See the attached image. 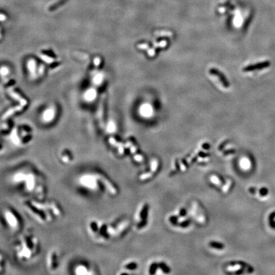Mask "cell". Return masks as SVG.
I'll return each instance as SVG.
<instances>
[{
    "mask_svg": "<svg viewBox=\"0 0 275 275\" xmlns=\"http://www.w3.org/2000/svg\"><path fill=\"white\" fill-rule=\"evenodd\" d=\"M8 181L12 187L27 197H47L45 178L38 169L31 165H23L13 169L9 175Z\"/></svg>",
    "mask_w": 275,
    "mask_h": 275,
    "instance_id": "6da1fadb",
    "label": "cell"
},
{
    "mask_svg": "<svg viewBox=\"0 0 275 275\" xmlns=\"http://www.w3.org/2000/svg\"><path fill=\"white\" fill-rule=\"evenodd\" d=\"M24 211L33 221L42 226H48L60 220L64 216L61 204L56 200L44 198H29L22 203Z\"/></svg>",
    "mask_w": 275,
    "mask_h": 275,
    "instance_id": "7a4b0ae2",
    "label": "cell"
},
{
    "mask_svg": "<svg viewBox=\"0 0 275 275\" xmlns=\"http://www.w3.org/2000/svg\"><path fill=\"white\" fill-rule=\"evenodd\" d=\"M76 187L84 194H94L107 192L114 195L117 190L114 185L103 175L92 171L85 170L76 176L74 180Z\"/></svg>",
    "mask_w": 275,
    "mask_h": 275,
    "instance_id": "3957f363",
    "label": "cell"
},
{
    "mask_svg": "<svg viewBox=\"0 0 275 275\" xmlns=\"http://www.w3.org/2000/svg\"><path fill=\"white\" fill-rule=\"evenodd\" d=\"M41 251L38 236L31 231L21 234L13 246V253L21 263H30L37 259Z\"/></svg>",
    "mask_w": 275,
    "mask_h": 275,
    "instance_id": "277c9868",
    "label": "cell"
},
{
    "mask_svg": "<svg viewBox=\"0 0 275 275\" xmlns=\"http://www.w3.org/2000/svg\"><path fill=\"white\" fill-rule=\"evenodd\" d=\"M2 219L5 229L10 233H19L23 227V221L19 212L11 206H6L2 211Z\"/></svg>",
    "mask_w": 275,
    "mask_h": 275,
    "instance_id": "5b68a950",
    "label": "cell"
},
{
    "mask_svg": "<svg viewBox=\"0 0 275 275\" xmlns=\"http://www.w3.org/2000/svg\"><path fill=\"white\" fill-rule=\"evenodd\" d=\"M61 264V254L57 249L50 250L45 257V267L50 273L56 272Z\"/></svg>",
    "mask_w": 275,
    "mask_h": 275,
    "instance_id": "8992f818",
    "label": "cell"
},
{
    "mask_svg": "<svg viewBox=\"0 0 275 275\" xmlns=\"http://www.w3.org/2000/svg\"><path fill=\"white\" fill-rule=\"evenodd\" d=\"M72 273L75 275H93L96 273L92 265L87 261L76 262L72 267Z\"/></svg>",
    "mask_w": 275,
    "mask_h": 275,
    "instance_id": "52a82bcc",
    "label": "cell"
},
{
    "mask_svg": "<svg viewBox=\"0 0 275 275\" xmlns=\"http://www.w3.org/2000/svg\"><path fill=\"white\" fill-rule=\"evenodd\" d=\"M57 159L63 165L70 166L73 164L76 158L70 150L63 149L59 152Z\"/></svg>",
    "mask_w": 275,
    "mask_h": 275,
    "instance_id": "ba28073f",
    "label": "cell"
},
{
    "mask_svg": "<svg viewBox=\"0 0 275 275\" xmlns=\"http://www.w3.org/2000/svg\"><path fill=\"white\" fill-rule=\"evenodd\" d=\"M270 64H271V63L269 61L259 63H257L255 64L248 66L247 67H246V68H244L243 69V70L244 71L247 72V71H251L257 70H261L263 68H267V67H269V66Z\"/></svg>",
    "mask_w": 275,
    "mask_h": 275,
    "instance_id": "9c48e42d",
    "label": "cell"
},
{
    "mask_svg": "<svg viewBox=\"0 0 275 275\" xmlns=\"http://www.w3.org/2000/svg\"><path fill=\"white\" fill-rule=\"evenodd\" d=\"M7 267V260L6 257L0 252V274L4 273Z\"/></svg>",
    "mask_w": 275,
    "mask_h": 275,
    "instance_id": "30bf717a",
    "label": "cell"
},
{
    "mask_svg": "<svg viewBox=\"0 0 275 275\" xmlns=\"http://www.w3.org/2000/svg\"><path fill=\"white\" fill-rule=\"evenodd\" d=\"M211 71H212L211 73L212 74H214V75H217L219 78H220V80L221 81V82L222 83L223 85L225 86V87H229V83L227 82V80L226 79V78L224 76H223V75H222V74L220 72H219L218 71L215 70H213Z\"/></svg>",
    "mask_w": 275,
    "mask_h": 275,
    "instance_id": "8fae6325",
    "label": "cell"
},
{
    "mask_svg": "<svg viewBox=\"0 0 275 275\" xmlns=\"http://www.w3.org/2000/svg\"><path fill=\"white\" fill-rule=\"evenodd\" d=\"M231 264L232 266H234L235 264H239L241 266H242V267H243V268H247V271L248 273H253L254 271V269L253 267L248 265V264H247V263L243 262L240 261V262H231Z\"/></svg>",
    "mask_w": 275,
    "mask_h": 275,
    "instance_id": "7c38bea8",
    "label": "cell"
},
{
    "mask_svg": "<svg viewBox=\"0 0 275 275\" xmlns=\"http://www.w3.org/2000/svg\"><path fill=\"white\" fill-rule=\"evenodd\" d=\"M274 219H275V211L273 212L272 213H271L270 215H269V217H268L270 226L273 229H275V220H274Z\"/></svg>",
    "mask_w": 275,
    "mask_h": 275,
    "instance_id": "4fadbf2b",
    "label": "cell"
},
{
    "mask_svg": "<svg viewBox=\"0 0 275 275\" xmlns=\"http://www.w3.org/2000/svg\"><path fill=\"white\" fill-rule=\"evenodd\" d=\"M148 206L147 204H145L143 206L142 212H141V214H140V216H141V217H142V220H145L147 219V215H148Z\"/></svg>",
    "mask_w": 275,
    "mask_h": 275,
    "instance_id": "5bb4252c",
    "label": "cell"
},
{
    "mask_svg": "<svg viewBox=\"0 0 275 275\" xmlns=\"http://www.w3.org/2000/svg\"><path fill=\"white\" fill-rule=\"evenodd\" d=\"M210 244L211 247H212L215 248H217V249H220V250L224 248V247H225V245L224 244H222L219 242H216V241H212Z\"/></svg>",
    "mask_w": 275,
    "mask_h": 275,
    "instance_id": "9a60e30c",
    "label": "cell"
},
{
    "mask_svg": "<svg viewBox=\"0 0 275 275\" xmlns=\"http://www.w3.org/2000/svg\"><path fill=\"white\" fill-rule=\"evenodd\" d=\"M159 267H160V268L162 270V271L164 272V273H169V271H170L169 267H168V266H166V264L163 263V262H161V263H160V264H159Z\"/></svg>",
    "mask_w": 275,
    "mask_h": 275,
    "instance_id": "2e32d148",
    "label": "cell"
},
{
    "mask_svg": "<svg viewBox=\"0 0 275 275\" xmlns=\"http://www.w3.org/2000/svg\"><path fill=\"white\" fill-rule=\"evenodd\" d=\"M268 193H269V190H268V189H267V187H263L260 189V190H259V194L262 197L266 196L267 194H268Z\"/></svg>",
    "mask_w": 275,
    "mask_h": 275,
    "instance_id": "e0dca14e",
    "label": "cell"
},
{
    "mask_svg": "<svg viewBox=\"0 0 275 275\" xmlns=\"http://www.w3.org/2000/svg\"><path fill=\"white\" fill-rule=\"evenodd\" d=\"M157 267H158L157 264H156V263L152 264L150 267V274H154L155 273L156 270H157Z\"/></svg>",
    "mask_w": 275,
    "mask_h": 275,
    "instance_id": "ac0fdd59",
    "label": "cell"
},
{
    "mask_svg": "<svg viewBox=\"0 0 275 275\" xmlns=\"http://www.w3.org/2000/svg\"><path fill=\"white\" fill-rule=\"evenodd\" d=\"M136 267H137V264L136 263H135V262H132V263H130V264H127V265L125 266V268L126 269L131 270H135Z\"/></svg>",
    "mask_w": 275,
    "mask_h": 275,
    "instance_id": "d6986e66",
    "label": "cell"
},
{
    "mask_svg": "<svg viewBox=\"0 0 275 275\" xmlns=\"http://www.w3.org/2000/svg\"><path fill=\"white\" fill-rule=\"evenodd\" d=\"M158 162H157V161H156V160H155V161H154L153 162H152V167H151V168H152V171L153 172H155L156 171H157V168H158Z\"/></svg>",
    "mask_w": 275,
    "mask_h": 275,
    "instance_id": "ffe728a7",
    "label": "cell"
},
{
    "mask_svg": "<svg viewBox=\"0 0 275 275\" xmlns=\"http://www.w3.org/2000/svg\"><path fill=\"white\" fill-rule=\"evenodd\" d=\"M151 176H152V174H151V173L143 174V175H141V176H140V179H141V180H145L148 179V178H149L151 177Z\"/></svg>",
    "mask_w": 275,
    "mask_h": 275,
    "instance_id": "44dd1931",
    "label": "cell"
},
{
    "mask_svg": "<svg viewBox=\"0 0 275 275\" xmlns=\"http://www.w3.org/2000/svg\"><path fill=\"white\" fill-rule=\"evenodd\" d=\"M169 220H170L171 222L173 223V224H176L177 220H178V217H176V216H172V217H170Z\"/></svg>",
    "mask_w": 275,
    "mask_h": 275,
    "instance_id": "7402d4cb",
    "label": "cell"
},
{
    "mask_svg": "<svg viewBox=\"0 0 275 275\" xmlns=\"http://www.w3.org/2000/svg\"><path fill=\"white\" fill-rule=\"evenodd\" d=\"M249 192L251 193V194H255V193H256V192H257V189L255 187H250L249 188Z\"/></svg>",
    "mask_w": 275,
    "mask_h": 275,
    "instance_id": "603a6c76",
    "label": "cell"
},
{
    "mask_svg": "<svg viewBox=\"0 0 275 275\" xmlns=\"http://www.w3.org/2000/svg\"><path fill=\"white\" fill-rule=\"evenodd\" d=\"M180 215L181 217H185L186 215V210H185V208H182L180 212Z\"/></svg>",
    "mask_w": 275,
    "mask_h": 275,
    "instance_id": "cb8c5ba5",
    "label": "cell"
},
{
    "mask_svg": "<svg viewBox=\"0 0 275 275\" xmlns=\"http://www.w3.org/2000/svg\"><path fill=\"white\" fill-rule=\"evenodd\" d=\"M189 223H190V222L189 221H188V220H186V221H185V222H182V224H180V226H182V227H187V226H188L189 225Z\"/></svg>",
    "mask_w": 275,
    "mask_h": 275,
    "instance_id": "d4e9b609",
    "label": "cell"
},
{
    "mask_svg": "<svg viewBox=\"0 0 275 275\" xmlns=\"http://www.w3.org/2000/svg\"><path fill=\"white\" fill-rule=\"evenodd\" d=\"M135 159L136 161H138V162H140V161H142L143 160V158H142V156H140L139 155H137L135 156Z\"/></svg>",
    "mask_w": 275,
    "mask_h": 275,
    "instance_id": "484cf974",
    "label": "cell"
},
{
    "mask_svg": "<svg viewBox=\"0 0 275 275\" xmlns=\"http://www.w3.org/2000/svg\"><path fill=\"white\" fill-rule=\"evenodd\" d=\"M235 152H236V150H227V151H226V152H224V155L233 154H234Z\"/></svg>",
    "mask_w": 275,
    "mask_h": 275,
    "instance_id": "4316f807",
    "label": "cell"
},
{
    "mask_svg": "<svg viewBox=\"0 0 275 275\" xmlns=\"http://www.w3.org/2000/svg\"><path fill=\"white\" fill-rule=\"evenodd\" d=\"M146 221H145V220H143L142 222L141 223H139V225H138V227H139V228H141V227H144L145 226V224H146Z\"/></svg>",
    "mask_w": 275,
    "mask_h": 275,
    "instance_id": "83f0119b",
    "label": "cell"
},
{
    "mask_svg": "<svg viewBox=\"0 0 275 275\" xmlns=\"http://www.w3.org/2000/svg\"><path fill=\"white\" fill-rule=\"evenodd\" d=\"M199 155L200 156V157H206V156H208L210 155L206 154H204V152H200L199 154Z\"/></svg>",
    "mask_w": 275,
    "mask_h": 275,
    "instance_id": "f1b7e54d",
    "label": "cell"
},
{
    "mask_svg": "<svg viewBox=\"0 0 275 275\" xmlns=\"http://www.w3.org/2000/svg\"><path fill=\"white\" fill-rule=\"evenodd\" d=\"M203 148H205V149H208V148H210V145L208 144H204L203 145Z\"/></svg>",
    "mask_w": 275,
    "mask_h": 275,
    "instance_id": "f546056e",
    "label": "cell"
},
{
    "mask_svg": "<svg viewBox=\"0 0 275 275\" xmlns=\"http://www.w3.org/2000/svg\"><path fill=\"white\" fill-rule=\"evenodd\" d=\"M243 273V269H241V270H239L238 271H236V272H235V274H242Z\"/></svg>",
    "mask_w": 275,
    "mask_h": 275,
    "instance_id": "4dcf8cb0",
    "label": "cell"
}]
</instances>
